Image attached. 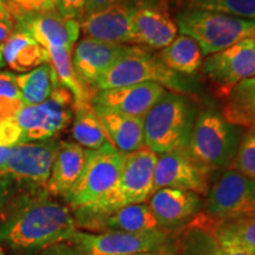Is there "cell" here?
Wrapping results in <instances>:
<instances>
[{
	"mask_svg": "<svg viewBox=\"0 0 255 255\" xmlns=\"http://www.w3.org/2000/svg\"><path fill=\"white\" fill-rule=\"evenodd\" d=\"M21 143V130L14 119L0 122V145L12 146Z\"/></svg>",
	"mask_w": 255,
	"mask_h": 255,
	"instance_id": "36",
	"label": "cell"
},
{
	"mask_svg": "<svg viewBox=\"0 0 255 255\" xmlns=\"http://www.w3.org/2000/svg\"><path fill=\"white\" fill-rule=\"evenodd\" d=\"M143 0H127L82 19L81 32L85 38L111 44L133 45L131 20Z\"/></svg>",
	"mask_w": 255,
	"mask_h": 255,
	"instance_id": "17",
	"label": "cell"
},
{
	"mask_svg": "<svg viewBox=\"0 0 255 255\" xmlns=\"http://www.w3.org/2000/svg\"><path fill=\"white\" fill-rule=\"evenodd\" d=\"M231 169L255 181V127L242 132Z\"/></svg>",
	"mask_w": 255,
	"mask_h": 255,
	"instance_id": "33",
	"label": "cell"
},
{
	"mask_svg": "<svg viewBox=\"0 0 255 255\" xmlns=\"http://www.w3.org/2000/svg\"><path fill=\"white\" fill-rule=\"evenodd\" d=\"M9 150H11V148H8V146L0 145V174H1L2 169H4L6 164V161H7Z\"/></svg>",
	"mask_w": 255,
	"mask_h": 255,
	"instance_id": "43",
	"label": "cell"
},
{
	"mask_svg": "<svg viewBox=\"0 0 255 255\" xmlns=\"http://www.w3.org/2000/svg\"><path fill=\"white\" fill-rule=\"evenodd\" d=\"M202 213L215 222L255 215V181L233 169L214 171Z\"/></svg>",
	"mask_w": 255,
	"mask_h": 255,
	"instance_id": "8",
	"label": "cell"
},
{
	"mask_svg": "<svg viewBox=\"0 0 255 255\" xmlns=\"http://www.w3.org/2000/svg\"><path fill=\"white\" fill-rule=\"evenodd\" d=\"M167 68L182 76L194 75L203 63V55L199 44L193 38L181 34L173 43L157 53Z\"/></svg>",
	"mask_w": 255,
	"mask_h": 255,
	"instance_id": "25",
	"label": "cell"
},
{
	"mask_svg": "<svg viewBox=\"0 0 255 255\" xmlns=\"http://www.w3.org/2000/svg\"><path fill=\"white\" fill-rule=\"evenodd\" d=\"M23 107L24 103L15 82V75L0 71V122L14 119Z\"/></svg>",
	"mask_w": 255,
	"mask_h": 255,
	"instance_id": "32",
	"label": "cell"
},
{
	"mask_svg": "<svg viewBox=\"0 0 255 255\" xmlns=\"http://www.w3.org/2000/svg\"><path fill=\"white\" fill-rule=\"evenodd\" d=\"M77 223L68 205L45 189L25 195L0 222V246L17 255L38 254L52 245L68 242Z\"/></svg>",
	"mask_w": 255,
	"mask_h": 255,
	"instance_id": "1",
	"label": "cell"
},
{
	"mask_svg": "<svg viewBox=\"0 0 255 255\" xmlns=\"http://www.w3.org/2000/svg\"><path fill=\"white\" fill-rule=\"evenodd\" d=\"M176 235V255H222L210 219L202 212Z\"/></svg>",
	"mask_w": 255,
	"mask_h": 255,
	"instance_id": "22",
	"label": "cell"
},
{
	"mask_svg": "<svg viewBox=\"0 0 255 255\" xmlns=\"http://www.w3.org/2000/svg\"><path fill=\"white\" fill-rule=\"evenodd\" d=\"M203 75L221 100L239 83L255 78V39L248 38L207 57Z\"/></svg>",
	"mask_w": 255,
	"mask_h": 255,
	"instance_id": "11",
	"label": "cell"
},
{
	"mask_svg": "<svg viewBox=\"0 0 255 255\" xmlns=\"http://www.w3.org/2000/svg\"><path fill=\"white\" fill-rule=\"evenodd\" d=\"M49 63L58 79L59 85L65 88L72 95L75 105L90 104L94 94L79 81L72 65V51L70 49H47Z\"/></svg>",
	"mask_w": 255,
	"mask_h": 255,
	"instance_id": "29",
	"label": "cell"
},
{
	"mask_svg": "<svg viewBox=\"0 0 255 255\" xmlns=\"http://www.w3.org/2000/svg\"><path fill=\"white\" fill-rule=\"evenodd\" d=\"M56 9L59 15L66 19H73L81 23L84 18L87 0H55Z\"/></svg>",
	"mask_w": 255,
	"mask_h": 255,
	"instance_id": "34",
	"label": "cell"
},
{
	"mask_svg": "<svg viewBox=\"0 0 255 255\" xmlns=\"http://www.w3.org/2000/svg\"><path fill=\"white\" fill-rule=\"evenodd\" d=\"M103 124L109 139L120 152L127 155L144 145L143 119L92 108Z\"/></svg>",
	"mask_w": 255,
	"mask_h": 255,
	"instance_id": "21",
	"label": "cell"
},
{
	"mask_svg": "<svg viewBox=\"0 0 255 255\" xmlns=\"http://www.w3.org/2000/svg\"><path fill=\"white\" fill-rule=\"evenodd\" d=\"M242 132L222 113L209 108L197 114L186 149L213 173L231 169Z\"/></svg>",
	"mask_w": 255,
	"mask_h": 255,
	"instance_id": "5",
	"label": "cell"
},
{
	"mask_svg": "<svg viewBox=\"0 0 255 255\" xmlns=\"http://www.w3.org/2000/svg\"><path fill=\"white\" fill-rule=\"evenodd\" d=\"M196 116L187 95L167 92L143 119L144 145L157 155L187 148Z\"/></svg>",
	"mask_w": 255,
	"mask_h": 255,
	"instance_id": "3",
	"label": "cell"
},
{
	"mask_svg": "<svg viewBox=\"0 0 255 255\" xmlns=\"http://www.w3.org/2000/svg\"><path fill=\"white\" fill-rule=\"evenodd\" d=\"M72 120V137L75 142L83 148L88 150H97L108 143H111L91 104L73 107Z\"/></svg>",
	"mask_w": 255,
	"mask_h": 255,
	"instance_id": "28",
	"label": "cell"
},
{
	"mask_svg": "<svg viewBox=\"0 0 255 255\" xmlns=\"http://www.w3.org/2000/svg\"><path fill=\"white\" fill-rule=\"evenodd\" d=\"M36 255H82L70 242H60L45 248Z\"/></svg>",
	"mask_w": 255,
	"mask_h": 255,
	"instance_id": "38",
	"label": "cell"
},
{
	"mask_svg": "<svg viewBox=\"0 0 255 255\" xmlns=\"http://www.w3.org/2000/svg\"><path fill=\"white\" fill-rule=\"evenodd\" d=\"M5 66V62H4V57H2V45L0 46V68Z\"/></svg>",
	"mask_w": 255,
	"mask_h": 255,
	"instance_id": "44",
	"label": "cell"
},
{
	"mask_svg": "<svg viewBox=\"0 0 255 255\" xmlns=\"http://www.w3.org/2000/svg\"><path fill=\"white\" fill-rule=\"evenodd\" d=\"M58 143L51 138L13 145L0 176L26 184L33 190L45 189Z\"/></svg>",
	"mask_w": 255,
	"mask_h": 255,
	"instance_id": "12",
	"label": "cell"
},
{
	"mask_svg": "<svg viewBox=\"0 0 255 255\" xmlns=\"http://www.w3.org/2000/svg\"><path fill=\"white\" fill-rule=\"evenodd\" d=\"M9 12L15 27L24 31L44 49L73 50L81 34V24L73 19L63 18L58 12L25 13L9 2Z\"/></svg>",
	"mask_w": 255,
	"mask_h": 255,
	"instance_id": "14",
	"label": "cell"
},
{
	"mask_svg": "<svg viewBox=\"0 0 255 255\" xmlns=\"http://www.w3.org/2000/svg\"><path fill=\"white\" fill-rule=\"evenodd\" d=\"M131 255H176V250H175V245L173 247L165 248V250L156 251V252H148V253H138Z\"/></svg>",
	"mask_w": 255,
	"mask_h": 255,
	"instance_id": "42",
	"label": "cell"
},
{
	"mask_svg": "<svg viewBox=\"0 0 255 255\" xmlns=\"http://www.w3.org/2000/svg\"><path fill=\"white\" fill-rule=\"evenodd\" d=\"M12 6L25 13H45L55 12V0H9Z\"/></svg>",
	"mask_w": 255,
	"mask_h": 255,
	"instance_id": "35",
	"label": "cell"
},
{
	"mask_svg": "<svg viewBox=\"0 0 255 255\" xmlns=\"http://www.w3.org/2000/svg\"><path fill=\"white\" fill-rule=\"evenodd\" d=\"M15 30V24L13 19H6L0 20V46L11 37Z\"/></svg>",
	"mask_w": 255,
	"mask_h": 255,
	"instance_id": "41",
	"label": "cell"
},
{
	"mask_svg": "<svg viewBox=\"0 0 255 255\" xmlns=\"http://www.w3.org/2000/svg\"><path fill=\"white\" fill-rule=\"evenodd\" d=\"M219 245L222 255H255V247L233 239H220Z\"/></svg>",
	"mask_w": 255,
	"mask_h": 255,
	"instance_id": "37",
	"label": "cell"
},
{
	"mask_svg": "<svg viewBox=\"0 0 255 255\" xmlns=\"http://www.w3.org/2000/svg\"><path fill=\"white\" fill-rule=\"evenodd\" d=\"M213 171L191 156L186 148L157 155L154 191L162 188L190 190L205 197Z\"/></svg>",
	"mask_w": 255,
	"mask_h": 255,
	"instance_id": "13",
	"label": "cell"
},
{
	"mask_svg": "<svg viewBox=\"0 0 255 255\" xmlns=\"http://www.w3.org/2000/svg\"><path fill=\"white\" fill-rule=\"evenodd\" d=\"M127 1V0H87V4H85V12L84 17H87L89 14L95 13V12L101 11L110 6L120 4V2Z\"/></svg>",
	"mask_w": 255,
	"mask_h": 255,
	"instance_id": "40",
	"label": "cell"
},
{
	"mask_svg": "<svg viewBox=\"0 0 255 255\" xmlns=\"http://www.w3.org/2000/svg\"><path fill=\"white\" fill-rule=\"evenodd\" d=\"M141 83H157L177 94L193 91V85L186 76L174 72L161 62L157 55L144 47L139 52L121 59L98 79L97 90H109Z\"/></svg>",
	"mask_w": 255,
	"mask_h": 255,
	"instance_id": "7",
	"label": "cell"
},
{
	"mask_svg": "<svg viewBox=\"0 0 255 255\" xmlns=\"http://www.w3.org/2000/svg\"><path fill=\"white\" fill-rule=\"evenodd\" d=\"M175 23L182 34L199 44L202 55L207 57L244 39H255V20L219 12L181 8L175 17Z\"/></svg>",
	"mask_w": 255,
	"mask_h": 255,
	"instance_id": "4",
	"label": "cell"
},
{
	"mask_svg": "<svg viewBox=\"0 0 255 255\" xmlns=\"http://www.w3.org/2000/svg\"><path fill=\"white\" fill-rule=\"evenodd\" d=\"M167 92L165 88L157 83H141L96 91L90 104L92 108L144 119L145 115Z\"/></svg>",
	"mask_w": 255,
	"mask_h": 255,
	"instance_id": "18",
	"label": "cell"
},
{
	"mask_svg": "<svg viewBox=\"0 0 255 255\" xmlns=\"http://www.w3.org/2000/svg\"><path fill=\"white\" fill-rule=\"evenodd\" d=\"M222 115L240 128L255 127V78L239 83L223 100Z\"/></svg>",
	"mask_w": 255,
	"mask_h": 255,
	"instance_id": "26",
	"label": "cell"
},
{
	"mask_svg": "<svg viewBox=\"0 0 255 255\" xmlns=\"http://www.w3.org/2000/svg\"><path fill=\"white\" fill-rule=\"evenodd\" d=\"M5 65L15 72L25 73L49 63L47 51L31 36L15 27L11 37L2 44Z\"/></svg>",
	"mask_w": 255,
	"mask_h": 255,
	"instance_id": "23",
	"label": "cell"
},
{
	"mask_svg": "<svg viewBox=\"0 0 255 255\" xmlns=\"http://www.w3.org/2000/svg\"><path fill=\"white\" fill-rule=\"evenodd\" d=\"M210 222L219 240L220 239H233V240H238L242 244L255 247V215L233 220V221L215 222L210 220Z\"/></svg>",
	"mask_w": 255,
	"mask_h": 255,
	"instance_id": "31",
	"label": "cell"
},
{
	"mask_svg": "<svg viewBox=\"0 0 255 255\" xmlns=\"http://www.w3.org/2000/svg\"><path fill=\"white\" fill-rule=\"evenodd\" d=\"M55 4H56V2H55Z\"/></svg>",
	"mask_w": 255,
	"mask_h": 255,
	"instance_id": "46",
	"label": "cell"
},
{
	"mask_svg": "<svg viewBox=\"0 0 255 255\" xmlns=\"http://www.w3.org/2000/svg\"><path fill=\"white\" fill-rule=\"evenodd\" d=\"M144 46L111 44L84 38L72 51V65L79 81L89 90L96 89L98 79L119 60L139 52Z\"/></svg>",
	"mask_w": 255,
	"mask_h": 255,
	"instance_id": "15",
	"label": "cell"
},
{
	"mask_svg": "<svg viewBox=\"0 0 255 255\" xmlns=\"http://www.w3.org/2000/svg\"><path fill=\"white\" fill-rule=\"evenodd\" d=\"M13 181L11 178L0 176V214L6 209L11 196Z\"/></svg>",
	"mask_w": 255,
	"mask_h": 255,
	"instance_id": "39",
	"label": "cell"
},
{
	"mask_svg": "<svg viewBox=\"0 0 255 255\" xmlns=\"http://www.w3.org/2000/svg\"><path fill=\"white\" fill-rule=\"evenodd\" d=\"M162 229L148 203H136L115 210L104 218L96 231L148 233Z\"/></svg>",
	"mask_w": 255,
	"mask_h": 255,
	"instance_id": "24",
	"label": "cell"
},
{
	"mask_svg": "<svg viewBox=\"0 0 255 255\" xmlns=\"http://www.w3.org/2000/svg\"><path fill=\"white\" fill-rule=\"evenodd\" d=\"M73 105L72 95L62 85L43 103L24 105L14 117L21 130V143L56 138L73 119Z\"/></svg>",
	"mask_w": 255,
	"mask_h": 255,
	"instance_id": "10",
	"label": "cell"
},
{
	"mask_svg": "<svg viewBox=\"0 0 255 255\" xmlns=\"http://www.w3.org/2000/svg\"><path fill=\"white\" fill-rule=\"evenodd\" d=\"M19 92L24 105L40 104L46 100L59 83L50 63L43 64L31 71L15 75Z\"/></svg>",
	"mask_w": 255,
	"mask_h": 255,
	"instance_id": "27",
	"label": "cell"
},
{
	"mask_svg": "<svg viewBox=\"0 0 255 255\" xmlns=\"http://www.w3.org/2000/svg\"><path fill=\"white\" fill-rule=\"evenodd\" d=\"M181 8H197L255 20V0H180Z\"/></svg>",
	"mask_w": 255,
	"mask_h": 255,
	"instance_id": "30",
	"label": "cell"
},
{
	"mask_svg": "<svg viewBox=\"0 0 255 255\" xmlns=\"http://www.w3.org/2000/svg\"><path fill=\"white\" fill-rule=\"evenodd\" d=\"M0 255H6L5 251H4V248H2L1 246H0Z\"/></svg>",
	"mask_w": 255,
	"mask_h": 255,
	"instance_id": "45",
	"label": "cell"
},
{
	"mask_svg": "<svg viewBox=\"0 0 255 255\" xmlns=\"http://www.w3.org/2000/svg\"><path fill=\"white\" fill-rule=\"evenodd\" d=\"M124 159L126 155L111 143L90 151L84 173L63 199L72 214L92 208L109 195L119 182Z\"/></svg>",
	"mask_w": 255,
	"mask_h": 255,
	"instance_id": "6",
	"label": "cell"
},
{
	"mask_svg": "<svg viewBox=\"0 0 255 255\" xmlns=\"http://www.w3.org/2000/svg\"><path fill=\"white\" fill-rule=\"evenodd\" d=\"M156 161L157 154L146 146L127 154L119 182L109 195L92 208L73 214L77 227L96 231L102 220L115 210L145 203L154 194Z\"/></svg>",
	"mask_w": 255,
	"mask_h": 255,
	"instance_id": "2",
	"label": "cell"
},
{
	"mask_svg": "<svg viewBox=\"0 0 255 255\" xmlns=\"http://www.w3.org/2000/svg\"><path fill=\"white\" fill-rule=\"evenodd\" d=\"M90 151L76 142L58 143L45 190L51 196L64 199L84 173Z\"/></svg>",
	"mask_w": 255,
	"mask_h": 255,
	"instance_id": "20",
	"label": "cell"
},
{
	"mask_svg": "<svg viewBox=\"0 0 255 255\" xmlns=\"http://www.w3.org/2000/svg\"><path fill=\"white\" fill-rule=\"evenodd\" d=\"M175 233L158 229L148 233L76 231L68 242L82 255H131L173 247Z\"/></svg>",
	"mask_w": 255,
	"mask_h": 255,
	"instance_id": "9",
	"label": "cell"
},
{
	"mask_svg": "<svg viewBox=\"0 0 255 255\" xmlns=\"http://www.w3.org/2000/svg\"><path fill=\"white\" fill-rule=\"evenodd\" d=\"M131 28L133 45L159 51L173 43L178 31L168 0H143L132 15Z\"/></svg>",
	"mask_w": 255,
	"mask_h": 255,
	"instance_id": "16",
	"label": "cell"
},
{
	"mask_svg": "<svg viewBox=\"0 0 255 255\" xmlns=\"http://www.w3.org/2000/svg\"><path fill=\"white\" fill-rule=\"evenodd\" d=\"M148 201L161 228L175 234L200 214L203 207V199L199 194L176 188L156 190Z\"/></svg>",
	"mask_w": 255,
	"mask_h": 255,
	"instance_id": "19",
	"label": "cell"
}]
</instances>
